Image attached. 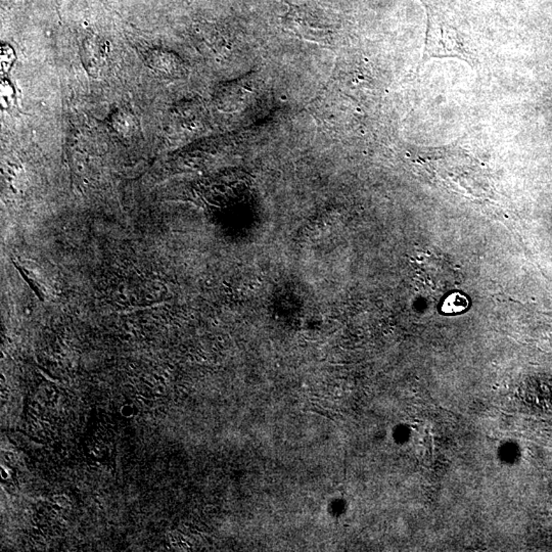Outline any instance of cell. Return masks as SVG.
<instances>
[{
  "instance_id": "obj_2",
  "label": "cell",
  "mask_w": 552,
  "mask_h": 552,
  "mask_svg": "<svg viewBox=\"0 0 552 552\" xmlns=\"http://www.w3.org/2000/svg\"><path fill=\"white\" fill-rule=\"evenodd\" d=\"M468 307V300L465 294L454 293L445 299L441 309L446 314H456V313L463 312Z\"/></svg>"
},
{
  "instance_id": "obj_1",
  "label": "cell",
  "mask_w": 552,
  "mask_h": 552,
  "mask_svg": "<svg viewBox=\"0 0 552 552\" xmlns=\"http://www.w3.org/2000/svg\"><path fill=\"white\" fill-rule=\"evenodd\" d=\"M428 29L424 43L423 62L435 57H458L475 64V53L465 36L456 27L445 23L429 11Z\"/></svg>"
}]
</instances>
